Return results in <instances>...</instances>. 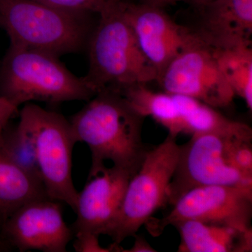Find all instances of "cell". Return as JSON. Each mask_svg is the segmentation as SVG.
<instances>
[{"instance_id":"cell-3","label":"cell","mask_w":252,"mask_h":252,"mask_svg":"<svg viewBox=\"0 0 252 252\" xmlns=\"http://www.w3.org/2000/svg\"><path fill=\"white\" fill-rule=\"evenodd\" d=\"M59 58L10 44L0 67V96L19 107L31 101H89L95 95L83 77L74 75Z\"/></svg>"},{"instance_id":"cell-6","label":"cell","mask_w":252,"mask_h":252,"mask_svg":"<svg viewBox=\"0 0 252 252\" xmlns=\"http://www.w3.org/2000/svg\"><path fill=\"white\" fill-rule=\"evenodd\" d=\"M180 149L177 137L168 135L162 143L147 151L127 185L115 220L106 232L113 243L120 245L135 237L158 210L168 204L169 188Z\"/></svg>"},{"instance_id":"cell-21","label":"cell","mask_w":252,"mask_h":252,"mask_svg":"<svg viewBox=\"0 0 252 252\" xmlns=\"http://www.w3.org/2000/svg\"><path fill=\"white\" fill-rule=\"evenodd\" d=\"M252 140L232 139L230 156L235 166L240 171L252 176Z\"/></svg>"},{"instance_id":"cell-11","label":"cell","mask_w":252,"mask_h":252,"mask_svg":"<svg viewBox=\"0 0 252 252\" xmlns=\"http://www.w3.org/2000/svg\"><path fill=\"white\" fill-rule=\"evenodd\" d=\"M0 233L10 248L21 252H66L74 238L72 228L64 221L61 202L50 198L20 207L5 220Z\"/></svg>"},{"instance_id":"cell-17","label":"cell","mask_w":252,"mask_h":252,"mask_svg":"<svg viewBox=\"0 0 252 252\" xmlns=\"http://www.w3.org/2000/svg\"><path fill=\"white\" fill-rule=\"evenodd\" d=\"M117 92L142 117H152L166 128L169 135L177 137L185 133L183 122L172 94L151 90L147 84H135Z\"/></svg>"},{"instance_id":"cell-10","label":"cell","mask_w":252,"mask_h":252,"mask_svg":"<svg viewBox=\"0 0 252 252\" xmlns=\"http://www.w3.org/2000/svg\"><path fill=\"white\" fill-rule=\"evenodd\" d=\"M157 82L165 92L193 97L216 109L229 107L235 96L213 50L205 44L179 55Z\"/></svg>"},{"instance_id":"cell-16","label":"cell","mask_w":252,"mask_h":252,"mask_svg":"<svg viewBox=\"0 0 252 252\" xmlns=\"http://www.w3.org/2000/svg\"><path fill=\"white\" fill-rule=\"evenodd\" d=\"M44 198H49L40 178L0 155V228L20 207Z\"/></svg>"},{"instance_id":"cell-1","label":"cell","mask_w":252,"mask_h":252,"mask_svg":"<svg viewBox=\"0 0 252 252\" xmlns=\"http://www.w3.org/2000/svg\"><path fill=\"white\" fill-rule=\"evenodd\" d=\"M145 118L135 112L117 91L97 93L69 123L77 142L90 149L88 180L97 175L105 162L137 172L149 149L142 140Z\"/></svg>"},{"instance_id":"cell-20","label":"cell","mask_w":252,"mask_h":252,"mask_svg":"<svg viewBox=\"0 0 252 252\" xmlns=\"http://www.w3.org/2000/svg\"><path fill=\"white\" fill-rule=\"evenodd\" d=\"M56 9L79 14H97L114 0H34Z\"/></svg>"},{"instance_id":"cell-19","label":"cell","mask_w":252,"mask_h":252,"mask_svg":"<svg viewBox=\"0 0 252 252\" xmlns=\"http://www.w3.org/2000/svg\"><path fill=\"white\" fill-rule=\"evenodd\" d=\"M0 155L41 179L34 144L18 124L14 127L9 125L5 129L0 143Z\"/></svg>"},{"instance_id":"cell-14","label":"cell","mask_w":252,"mask_h":252,"mask_svg":"<svg viewBox=\"0 0 252 252\" xmlns=\"http://www.w3.org/2000/svg\"><path fill=\"white\" fill-rule=\"evenodd\" d=\"M180 235V252H251L252 229L183 220L173 225Z\"/></svg>"},{"instance_id":"cell-13","label":"cell","mask_w":252,"mask_h":252,"mask_svg":"<svg viewBox=\"0 0 252 252\" xmlns=\"http://www.w3.org/2000/svg\"><path fill=\"white\" fill-rule=\"evenodd\" d=\"M198 12L191 28L213 50L252 46V0H212L194 7Z\"/></svg>"},{"instance_id":"cell-7","label":"cell","mask_w":252,"mask_h":252,"mask_svg":"<svg viewBox=\"0 0 252 252\" xmlns=\"http://www.w3.org/2000/svg\"><path fill=\"white\" fill-rule=\"evenodd\" d=\"M232 139L213 134L192 135L189 142L180 145L169 188L168 204L173 205L189 190L203 186L252 189V176L240 171L232 161Z\"/></svg>"},{"instance_id":"cell-26","label":"cell","mask_w":252,"mask_h":252,"mask_svg":"<svg viewBox=\"0 0 252 252\" xmlns=\"http://www.w3.org/2000/svg\"><path fill=\"white\" fill-rule=\"evenodd\" d=\"M210 1H212V0H181V1L187 3V4L193 6V8L197 7V6H200V5L206 4V3Z\"/></svg>"},{"instance_id":"cell-12","label":"cell","mask_w":252,"mask_h":252,"mask_svg":"<svg viewBox=\"0 0 252 252\" xmlns=\"http://www.w3.org/2000/svg\"><path fill=\"white\" fill-rule=\"evenodd\" d=\"M137 172L112 165L106 166L97 175L88 180L79 193L75 213L71 225L74 237L91 233L105 235L115 220L126 189Z\"/></svg>"},{"instance_id":"cell-15","label":"cell","mask_w":252,"mask_h":252,"mask_svg":"<svg viewBox=\"0 0 252 252\" xmlns=\"http://www.w3.org/2000/svg\"><path fill=\"white\" fill-rule=\"evenodd\" d=\"M172 94L183 122L185 133L191 135L213 134L252 140L250 126L228 119L215 107L198 99L182 94Z\"/></svg>"},{"instance_id":"cell-24","label":"cell","mask_w":252,"mask_h":252,"mask_svg":"<svg viewBox=\"0 0 252 252\" xmlns=\"http://www.w3.org/2000/svg\"><path fill=\"white\" fill-rule=\"evenodd\" d=\"M135 241L133 246L128 250L124 249L123 252H154L157 250H154L152 246L142 236H137L135 235Z\"/></svg>"},{"instance_id":"cell-25","label":"cell","mask_w":252,"mask_h":252,"mask_svg":"<svg viewBox=\"0 0 252 252\" xmlns=\"http://www.w3.org/2000/svg\"><path fill=\"white\" fill-rule=\"evenodd\" d=\"M142 2L146 3L154 6H159V7L165 8V6L175 5L177 2H180L181 0H140Z\"/></svg>"},{"instance_id":"cell-9","label":"cell","mask_w":252,"mask_h":252,"mask_svg":"<svg viewBox=\"0 0 252 252\" xmlns=\"http://www.w3.org/2000/svg\"><path fill=\"white\" fill-rule=\"evenodd\" d=\"M122 6L140 49L157 71L158 80L179 55L204 44L191 28L175 22L163 8L133 0H122Z\"/></svg>"},{"instance_id":"cell-8","label":"cell","mask_w":252,"mask_h":252,"mask_svg":"<svg viewBox=\"0 0 252 252\" xmlns=\"http://www.w3.org/2000/svg\"><path fill=\"white\" fill-rule=\"evenodd\" d=\"M172 206L165 216L152 217L144 225L152 236H159L168 225L189 220L252 229V189L223 185L196 187Z\"/></svg>"},{"instance_id":"cell-27","label":"cell","mask_w":252,"mask_h":252,"mask_svg":"<svg viewBox=\"0 0 252 252\" xmlns=\"http://www.w3.org/2000/svg\"><path fill=\"white\" fill-rule=\"evenodd\" d=\"M11 248L8 246L7 244L5 243L4 239L1 236V233H0V252H6L9 251Z\"/></svg>"},{"instance_id":"cell-4","label":"cell","mask_w":252,"mask_h":252,"mask_svg":"<svg viewBox=\"0 0 252 252\" xmlns=\"http://www.w3.org/2000/svg\"><path fill=\"white\" fill-rule=\"evenodd\" d=\"M94 14L56 9L34 0H0V28L11 45L61 56L87 44Z\"/></svg>"},{"instance_id":"cell-5","label":"cell","mask_w":252,"mask_h":252,"mask_svg":"<svg viewBox=\"0 0 252 252\" xmlns=\"http://www.w3.org/2000/svg\"><path fill=\"white\" fill-rule=\"evenodd\" d=\"M18 125L35 149L41 181L50 199L65 203L75 211L77 191L72 180V152L77 143L69 121L62 114L34 104H25Z\"/></svg>"},{"instance_id":"cell-18","label":"cell","mask_w":252,"mask_h":252,"mask_svg":"<svg viewBox=\"0 0 252 252\" xmlns=\"http://www.w3.org/2000/svg\"><path fill=\"white\" fill-rule=\"evenodd\" d=\"M213 52L220 70L235 95L241 97L248 108L252 110V46L213 50Z\"/></svg>"},{"instance_id":"cell-2","label":"cell","mask_w":252,"mask_h":252,"mask_svg":"<svg viewBox=\"0 0 252 252\" xmlns=\"http://www.w3.org/2000/svg\"><path fill=\"white\" fill-rule=\"evenodd\" d=\"M98 16L87 43L89 72L83 77L91 90L96 94L157 81V71L124 16L122 0L112 1Z\"/></svg>"},{"instance_id":"cell-22","label":"cell","mask_w":252,"mask_h":252,"mask_svg":"<svg viewBox=\"0 0 252 252\" xmlns=\"http://www.w3.org/2000/svg\"><path fill=\"white\" fill-rule=\"evenodd\" d=\"M75 241L73 248L77 252H123L124 248L113 243L109 248L101 246L99 242V235L84 233L75 235Z\"/></svg>"},{"instance_id":"cell-23","label":"cell","mask_w":252,"mask_h":252,"mask_svg":"<svg viewBox=\"0 0 252 252\" xmlns=\"http://www.w3.org/2000/svg\"><path fill=\"white\" fill-rule=\"evenodd\" d=\"M18 106L0 96V143L5 129L9 125L10 120L18 113Z\"/></svg>"}]
</instances>
